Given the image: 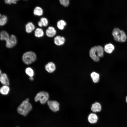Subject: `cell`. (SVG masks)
I'll list each match as a JSON object with an SVG mask.
<instances>
[{"mask_svg": "<svg viewBox=\"0 0 127 127\" xmlns=\"http://www.w3.org/2000/svg\"><path fill=\"white\" fill-rule=\"evenodd\" d=\"M29 79L31 81H32L33 80V77H29Z\"/></svg>", "mask_w": 127, "mask_h": 127, "instance_id": "27", "label": "cell"}, {"mask_svg": "<svg viewBox=\"0 0 127 127\" xmlns=\"http://www.w3.org/2000/svg\"><path fill=\"white\" fill-rule=\"evenodd\" d=\"M44 32L43 29L40 28H37L34 32L35 36L38 38H40L44 36Z\"/></svg>", "mask_w": 127, "mask_h": 127, "instance_id": "16", "label": "cell"}, {"mask_svg": "<svg viewBox=\"0 0 127 127\" xmlns=\"http://www.w3.org/2000/svg\"><path fill=\"white\" fill-rule=\"evenodd\" d=\"M2 73L1 71V69H0V75H1V74H2Z\"/></svg>", "mask_w": 127, "mask_h": 127, "instance_id": "28", "label": "cell"}, {"mask_svg": "<svg viewBox=\"0 0 127 127\" xmlns=\"http://www.w3.org/2000/svg\"><path fill=\"white\" fill-rule=\"evenodd\" d=\"M112 34L114 40L116 41L123 42L126 40L127 36L125 33L118 28H115L114 29Z\"/></svg>", "mask_w": 127, "mask_h": 127, "instance_id": "4", "label": "cell"}, {"mask_svg": "<svg viewBox=\"0 0 127 127\" xmlns=\"http://www.w3.org/2000/svg\"><path fill=\"white\" fill-rule=\"evenodd\" d=\"M61 4L64 7L68 6L69 4V0H59Z\"/></svg>", "mask_w": 127, "mask_h": 127, "instance_id": "25", "label": "cell"}, {"mask_svg": "<svg viewBox=\"0 0 127 127\" xmlns=\"http://www.w3.org/2000/svg\"><path fill=\"white\" fill-rule=\"evenodd\" d=\"M115 48L114 45L111 43L106 44L104 47V50L107 53H111L114 50Z\"/></svg>", "mask_w": 127, "mask_h": 127, "instance_id": "17", "label": "cell"}, {"mask_svg": "<svg viewBox=\"0 0 127 127\" xmlns=\"http://www.w3.org/2000/svg\"><path fill=\"white\" fill-rule=\"evenodd\" d=\"M54 43L56 45L60 46L63 45L65 42V39L63 37L60 36H56L54 38Z\"/></svg>", "mask_w": 127, "mask_h": 127, "instance_id": "11", "label": "cell"}, {"mask_svg": "<svg viewBox=\"0 0 127 127\" xmlns=\"http://www.w3.org/2000/svg\"><path fill=\"white\" fill-rule=\"evenodd\" d=\"M8 18L5 15H2L0 19V26H3L5 25L7 23Z\"/></svg>", "mask_w": 127, "mask_h": 127, "instance_id": "23", "label": "cell"}, {"mask_svg": "<svg viewBox=\"0 0 127 127\" xmlns=\"http://www.w3.org/2000/svg\"><path fill=\"white\" fill-rule=\"evenodd\" d=\"M126 101L127 103V96L126 97Z\"/></svg>", "mask_w": 127, "mask_h": 127, "instance_id": "29", "label": "cell"}, {"mask_svg": "<svg viewBox=\"0 0 127 127\" xmlns=\"http://www.w3.org/2000/svg\"><path fill=\"white\" fill-rule=\"evenodd\" d=\"M91 76L93 81L95 83H97L99 80V75L98 73L93 72L91 73Z\"/></svg>", "mask_w": 127, "mask_h": 127, "instance_id": "20", "label": "cell"}, {"mask_svg": "<svg viewBox=\"0 0 127 127\" xmlns=\"http://www.w3.org/2000/svg\"><path fill=\"white\" fill-rule=\"evenodd\" d=\"M35 29V26L31 22H28L25 25L26 32L27 33H30Z\"/></svg>", "mask_w": 127, "mask_h": 127, "instance_id": "13", "label": "cell"}, {"mask_svg": "<svg viewBox=\"0 0 127 127\" xmlns=\"http://www.w3.org/2000/svg\"><path fill=\"white\" fill-rule=\"evenodd\" d=\"M47 103L50 109L54 112H56L59 110V104L55 100H48Z\"/></svg>", "mask_w": 127, "mask_h": 127, "instance_id": "7", "label": "cell"}, {"mask_svg": "<svg viewBox=\"0 0 127 127\" xmlns=\"http://www.w3.org/2000/svg\"><path fill=\"white\" fill-rule=\"evenodd\" d=\"M25 72L29 77H33L34 75L33 70L31 67H27L25 70Z\"/></svg>", "mask_w": 127, "mask_h": 127, "instance_id": "22", "label": "cell"}, {"mask_svg": "<svg viewBox=\"0 0 127 127\" xmlns=\"http://www.w3.org/2000/svg\"><path fill=\"white\" fill-rule=\"evenodd\" d=\"M45 33L47 37L52 38L56 35V31L54 27L50 26L48 27L46 30Z\"/></svg>", "mask_w": 127, "mask_h": 127, "instance_id": "8", "label": "cell"}, {"mask_svg": "<svg viewBox=\"0 0 127 127\" xmlns=\"http://www.w3.org/2000/svg\"><path fill=\"white\" fill-rule=\"evenodd\" d=\"M19 0H4V2L7 4H10L13 3L16 4Z\"/></svg>", "mask_w": 127, "mask_h": 127, "instance_id": "26", "label": "cell"}, {"mask_svg": "<svg viewBox=\"0 0 127 127\" xmlns=\"http://www.w3.org/2000/svg\"><path fill=\"white\" fill-rule=\"evenodd\" d=\"M10 36L6 31L3 30L0 33V39L2 40H5L6 42L9 38Z\"/></svg>", "mask_w": 127, "mask_h": 127, "instance_id": "18", "label": "cell"}, {"mask_svg": "<svg viewBox=\"0 0 127 127\" xmlns=\"http://www.w3.org/2000/svg\"><path fill=\"white\" fill-rule=\"evenodd\" d=\"M49 95L46 91H42L39 92L36 95L34 98L36 102L40 101L42 104H44L47 103L48 100Z\"/></svg>", "mask_w": 127, "mask_h": 127, "instance_id": "5", "label": "cell"}, {"mask_svg": "<svg viewBox=\"0 0 127 127\" xmlns=\"http://www.w3.org/2000/svg\"><path fill=\"white\" fill-rule=\"evenodd\" d=\"M6 46L8 48H11L14 47L16 44L17 40L16 36L11 35L9 38L6 42Z\"/></svg>", "mask_w": 127, "mask_h": 127, "instance_id": "6", "label": "cell"}, {"mask_svg": "<svg viewBox=\"0 0 127 127\" xmlns=\"http://www.w3.org/2000/svg\"><path fill=\"white\" fill-rule=\"evenodd\" d=\"M87 119L88 121L91 124L96 123L98 119L97 115L95 113H91L88 116Z\"/></svg>", "mask_w": 127, "mask_h": 127, "instance_id": "12", "label": "cell"}, {"mask_svg": "<svg viewBox=\"0 0 127 127\" xmlns=\"http://www.w3.org/2000/svg\"><path fill=\"white\" fill-rule=\"evenodd\" d=\"M29 101V99L28 98L23 101L17 108V111L18 113L26 116L31 110L32 106Z\"/></svg>", "mask_w": 127, "mask_h": 127, "instance_id": "2", "label": "cell"}, {"mask_svg": "<svg viewBox=\"0 0 127 127\" xmlns=\"http://www.w3.org/2000/svg\"><path fill=\"white\" fill-rule=\"evenodd\" d=\"M37 59L36 53L32 51H28L24 53L22 56L23 62L26 65H29L35 62Z\"/></svg>", "mask_w": 127, "mask_h": 127, "instance_id": "3", "label": "cell"}, {"mask_svg": "<svg viewBox=\"0 0 127 127\" xmlns=\"http://www.w3.org/2000/svg\"><path fill=\"white\" fill-rule=\"evenodd\" d=\"M45 68L47 72L52 73L53 72L56 70V66L54 63L50 62L46 64L45 66Z\"/></svg>", "mask_w": 127, "mask_h": 127, "instance_id": "10", "label": "cell"}, {"mask_svg": "<svg viewBox=\"0 0 127 127\" xmlns=\"http://www.w3.org/2000/svg\"><path fill=\"white\" fill-rule=\"evenodd\" d=\"M2 15H1V14L0 13V18L1 17Z\"/></svg>", "mask_w": 127, "mask_h": 127, "instance_id": "30", "label": "cell"}, {"mask_svg": "<svg viewBox=\"0 0 127 127\" xmlns=\"http://www.w3.org/2000/svg\"><path fill=\"white\" fill-rule=\"evenodd\" d=\"M101 105L98 102L92 104L91 108V111L94 112H99L101 111Z\"/></svg>", "mask_w": 127, "mask_h": 127, "instance_id": "14", "label": "cell"}, {"mask_svg": "<svg viewBox=\"0 0 127 127\" xmlns=\"http://www.w3.org/2000/svg\"><path fill=\"white\" fill-rule=\"evenodd\" d=\"M0 82L3 85L9 86L10 84L9 80L6 73H2L0 76Z\"/></svg>", "mask_w": 127, "mask_h": 127, "instance_id": "9", "label": "cell"}, {"mask_svg": "<svg viewBox=\"0 0 127 127\" xmlns=\"http://www.w3.org/2000/svg\"><path fill=\"white\" fill-rule=\"evenodd\" d=\"M66 25V23L63 20H59L57 23V27L60 30H63Z\"/></svg>", "mask_w": 127, "mask_h": 127, "instance_id": "21", "label": "cell"}, {"mask_svg": "<svg viewBox=\"0 0 127 127\" xmlns=\"http://www.w3.org/2000/svg\"><path fill=\"white\" fill-rule=\"evenodd\" d=\"M43 27H46L48 25L49 22L48 19L45 17L41 18L39 21Z\"/></svg>", "mask_w": 127, "mask_h": 127, "instance_id": "24", "label": "cell"}, {"mask_svg": "<svg viewBox=\"0 0 127 127\" xmlns=\"http://www.w3.org/2000/svg\"><path fill=\"white\" fill-rule=\"evenodd\" d=\"M33 13L36 16H40L43 14V10L40 7H36L34 8Z\"/></svg>", "mask_w": 127, "mask_h": 127, "instance_id": "19", "label": "cell"}, {"mask_svg": "<svg viewBox=\"0 0 127 127\" xmlns=\"http://www.w3.org/2000/svg\"><path fill=\"white\" fill-rule=\"evenodd\" d=\"M10 88L9 86L3 85L0 88V93L3 95H7L9 93Z\"/></svg>", "mask_w": 127, "mask_h": 127, "instance_id": "15", "label": "cell"}, {"mask_svg": "<svg viewBox=\"0 0 127 127\" xmlns=\"http://www.w3.org/2000/svg\"><path fill=\"white\" fill-rule=\"evenodd\" d=\"M103 48L100 46H95L92 48L89 51L90 57L94 61L96 62H98L99 61V57H103Z\"/></svg>", "mask_w": 127, "mask_h": 127, "instance_id": "1", "label": "cell"}, {"mask_svg": "<svg viewBox=\"0 0 127 127\" xmlns=\"http://www.w3.org/2000/svg\"></svg>", "mask_w": 127, "mask_h": 127, "instance_id": "31", "label": "cell"}]
</instances>
